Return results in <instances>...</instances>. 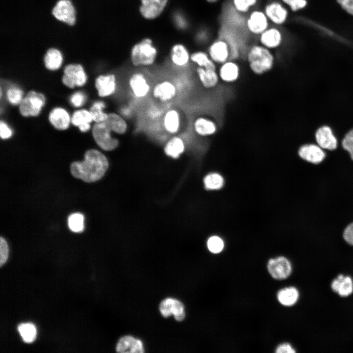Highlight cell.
<instances>
[{
	"instance_id": "cell-47",
	"label": "cell",
	"mask_w": 353,
	"mask_h": 353,
	"mask_svg": "<svg viewBox=\"0 0 353 353\" xmlns=\"http://www.w3.org/2000/svg\"><path fill=\"white\" fill-rule=\"evenodd\" d=\"M277 353H294L295 350L291 345L288 343H284L278 345L276 351Z\"/></svg>"
},
{
	"instance_id": "cell-37",
	"label": "cell",
	"mask_w": 353,
	"mask_h": 353,
	"mask_svg": "<svg viewBox=\"0 0 353 353\" xmlns=\"http://www.w3.org/2000/svg\"><path fill=\"white\" fill-rule=\"evenodd\" d=\"M205 188L207 190H218L224 185L223 176L218 173H213L207 175L203 180Z\"/></svg>"
},
{
	"instance_id": "cell-19",
	"label": "cell",
	"mask_w": 353,
	"mask_h": 353,
	"mask_svg": "<svg viewBox=\"0 0 353 353\" xmlns=\"http://www.w3.org/2000/svg\"><path fill=\"white\" fill-rule=\"evenodd\" d=\"M298 154L303 159L313 164L321 163L326 156L322 148L314 144L302 146L299 149Z\"/></svg>"
},
{
	"instance_id": "cell-40",
	"label": "cell",
	"mask_w": 353,
	"mask_h": 353,
	"mask_svg": "<svg viewBox=\"0 0 353 353\" xmlns=\"http://www.w3.org/2000/svg\"><path fill=\"white\" fill-rule=\"evenodd\" d=\"M207 246L210 252L213 253H218L223 251L224 243L223 239L220 237L213 236L208 239Z\"/></svg>"
},
{
	"instance_id": "cell-43",
	"label": "cell",
	"mask_w": 353,
	"mask_h": 353,
	"mask_svg": "<svg viewBox=\"0 0 353 353\" xmlns=\"http://www.w3.org/2000/svg\"><path fill=\"white\" fill-rule=\"evenodd\" d=\"M86 97L84 93L78 91L73 94L70 98L71 104L75 107L82 106L85 102Z\"/></svg>"
},
{
	"instance_id": "cell-5",
	"label": "cell",
	"mask_w": 353,
	"mask_h": 353,
	"mask_svg": "<svg viewBox=\"0 0 353 353\" xmlns=\"http://www.w3.org/2000/svg\"><path fill=\"white\" fill-rule=\"evenodd\" d=\"M92 133L95 142L103 151H113L120 145L119 139L114 136L105 122L95 123Z\"/></svg>"
},
{
	"instance_id": "cell-13",
	"label": "cell",
	"mask_w": 353,
	"mask_h": 353,
	"mask_svg": "<svg viewBox=\"0 0 353 353\" xmlns=\"http://www.w3.org/2000/svg\"><path fill=\"white\" fill-rule=\"evenodd\" d=\"M161 123L166 133L171 136L178 134L182 126L180 112L176 108L168 109L163 114Z\"/></svg>"
},
{
	"instance_id": "cell-21",
	"label": "cell",
	"mask_w": 353,
	"mask_h": 353,
	"mask_svg": "<svg viewBox=\"0 0 353 353\" xmlns=\"http://www.w3.org/2000/svg\"><path fill=\"white\" fill-rule=\"evenodd\" d=\"M104 122L115 135L123 136L128 130L129 125L127 121L118 112L108 113V118Z\"/></svg>"
},
{
	"instance_id": "cell-12",
	"label": "cell",
	"mask_w": 353,
	"mask_h": 353,
	"mask_svg": "<svg viewBox=\"0 0 353 353\" xmlns=\"http://www.w3.org/2000/svg\"><path fill=\"white\" fill-rule=\"evenodd\" d=\"M177 90L171 80L164 79L155 83L152 87L151 94L153 98L161 103H169L176 96Z\"/></svg>"
},
{
	"instance_id": "cell-45",
	"label": "cell",
	"mask_w": 353,
	"mask_h": 353,
	"mask_svg": "<svg viewBox=\"0 0 353 353\" xmlns=\"http://www.w3.org/2000/svg\"><path fill=\"white\" fill-rule=\"evenodd\" d=\"M0 135L3 139H6L11 137L12 131L7 124L3 121L0 123Z\"/></svg>"
},
{
	"instance_id": "cell-36",
	"label": "cell",
	"mask_w": 353,
	"mask_h": 353,
	"mask_svg": "<svg viewBox=\"0 0 353 353\" xmlns=\"http://www.w3.org/2000/svg\"><path fill=\"white\" fill-rule=\"evenodd\" d=\"M18 330L23 340L27 343L33 342L36 339L37 331L35 326L31 323L20 324Z\"/></svg>"
},
{
	"instance_id": "cell-1",
	"label": "cell",
	"mask_w": 353,
	"mask_h": 353,
	"mask_svg": "<svg viewBox=\"0 0 353 353\" xmlns=\"http://www.w3.org/2000/svg\"><path fill=\"white\" fill-rule=\"evenodd\" d=\"M109 166L108 159L101 151L96 149L87 151L82 161H75L70 166L72 176L86 182L100 179Z\"/></svg>"
},
{
	"instance_id": "cell-31",
	"label": "cell",
	"mask_w": 353,
	"mask_h": 353,
	"mask_svg": "<svg viewBox=\"0 0 353 353\" xmlns=\"http://www.w3.org/2000/svg\"><path fill=\"white\" fill-rule=\"evenodd\" d=\"M63 60L61 52L55 48L49 49L44 57V62L46 68L51 71L58 70L61 66Z\"/></svg>"
},
{
	"instance_id": "cell-9",
	"label": "cell",
	"mask_w": 353,
	"mask_h": 353,
	"mask_svg": "<svg viewBox=\"0 0 353 353\" xmlns=\"http://www.w3.org/2000/svg\"><path fill=\"white\" fill-rule=\"evenodd\" d=\"M270 23L280 26L285 23L288 12L284 4L279 0H269L262 8Z\"/></svg>"
},
{
	"instance_id": "cell-14",
	"label": "cell",
	"mask_w": 353,
	"mask_h": 353,
	"mask_svg": "<svg viewBox=\"0 0 353 353\" xmlns=\"http://www.w3.org/2000/svg\"><path fill=\"white\" fill-rule=\"evenodd\" d=\"M95 85L100 97L108 98L117 92L118 79L113 73L101 75L96 78Z\"/></svg>"
},
{
	"instance_id": "cell-24",
	"label": "cell",
	"mask_w": 353,
	"mask_h": 353,
	"mask_svg": "<svg viewBox=\"0 0 353 353\" xmlns=\"http://www.w3.org/2000/svg\"><path fill=\"white\" fill-rule=\"evenodd\" d=\"M240 67L234 59H229L221 64L218 75L224 82L232 83L236 81L240 76Z\"/></svg>"
},
{
	"instance_id": "cell-42",
	"label": "cell",
	"mask_w": 353,
	"mask_h": 353,
	"mask_svg": "<svg viewBox=\"0 0 353 353\" xmlns=\"http://www.w3.org/2000/svg\"><path fill=\"white\" fill-rule=\"evenodd\" d=\"M8 246L6 240L2 237L0 239V266L1 267L8 257Z\"/></svg>"
},
{
	"instance_id": "cell-8",
	"label": "cell",
	"mask_w": 353,
	"mask_h": 353,
	"mask_svg": "<svg viewBox=\"0 0 353 353\" xmlns=\"http://www.w3.org/2000/svg\"><path fill=\"white\" fill-rule=\"evenodd\" d=\"M51 14L56 20L69 26L76 23V11L71 0H58L52 7Z\"/></svg>"
},
{
	"instance_id": "cell-46",
	"label": "cell",
	"mask_w": 353,
	"mask_h": 353,
	"mask_svg": "<svg viewBox=\"0 0 353 353\" xmlns=\"http://www.w3.org/2000/svg\"><path fill=\"white\" fill-rule=\"evenodd\" d=\"M343 238L347 243L353 245V223L349 225L345 229Z\"/></svg>"
},
{
	"instance_id": "cell-23",
	"label": "cell",
	"mask_w": 353,
	"mask_h": 353,
	"mask_svg": "<svg viewBox=\"0 0 353 353\" xmlns=\"http://www.w3.org/2000/svg\"><path fill=\"white\" fill-rule=\"evenodd\" d=\"M195 133L200 137H205L214 134L217 130L216 123L213 120L203 116L197 117L193 122Z\"/></svg>"
},
{
	"instance_id": "cell-26",
	"label": "cell",
	"mask_w": 353,
	"mask_h": 353,
	"mask_svg": "<svg viewBox=\"0 0 353 353\" xmlns=\"http://www.w3.org/2000/svg\"><path fill=\"white\" fill-rule=\"evenodd\" d=\"M116 351L132 353L145 352L142 341L131 336H125L120 339L116 346Z\"/></svg>"
},
{
	"instance_id": "cell-50",
	"label": "cell",
	"mask_w": 353,
	"mask_h": 353,
	"mask_svg": "<svg viewBox=\"0 0 353 353\" xmlns=\"http://www.w3.org/2000/svg\"><path fill=\"white\" fill-rule=\"evenodd\" d=\"M346 134L353 137V128L350 130Z\"/></svg>"
},
{
	"instance_id": "cell-38",
	"label": "cell",
	"mask_w": 353,
	"mask_h": 353,
	"mask_svg": "<svg viewBox=\"0 0 353 353\" xmlns=\"http://www.w3.org/2000/svg\"><path fill=\"white\" fill-rule=\"evenodd\" d=\"M70 230L75 232H80L84 229V216L79 213H73L68 219Z\"/></svg>"
},
{
	"instance_id": "cell-27",
	"label": "cell",
	"mask_w": 353,
	"mask_h": 353,
	"mask_svg": "<svg viewBox=\"0 0 353 353\" xmlns=\"http://www.w3.org/2000/svg\"><path fill=\"white\" fill-rule=\"evenodd\" d=\"M49 119L51 124L59 130L67 129L71 122V118L68 112L61 107L52 109L49 114Z\"/></svg>"
},
{
	"instance_id": "cell-35",
	"label": "cell",
	"mask_w": 353,
	"mask_h": 353,
	"mask_svg": "<svg viewBox=\"0 0 353 353\" xmlns=\"http://www.w3.org/2000/svg\"><path fill=\"white\" fill-rule=\"evenodd\" d=\"M106 106L105 103L102 101H98L93 103L90 109L93 121L95 123H100L106 120L108 118V113L104 111Z\"/></svg>"
},
{
	"instance_id": "cell-10",
	"label": "cell",
	"mask_w": 353,
	"mask_h": 353,
	"mask_svg": "<svg viewBox=\"0 0 353 353\" xmlns=\"http://www.w3.org/2000/svg\"><path fill=\"white\" fill-rule=\"evenodd\" d=\"M215 64H222L230 59L231 50L227 41L218 36L210 43L207 51Z\"/></svg>"
},
{
	"instance_id": "cell-4",
	"label": "cell",
	"mask_w": 353,
	"mask_h": 353,
	"mask_svg": "<svg viewBox=\"0 0 353 353\" xmlns=\"http://www.w3.org/2000/svg\"><path fill=\"white\" fill-rule=\"evenodd\" d=\"M271 25L262 8L256 7L246 15L245 30L252 37L257 38Z\"/></svg>"
},
{
	"instance_id": "cell-48",
	"label": "cell",
	"mask_w": 353,
	"mask_h": 353,
	"mask_svg": "<svg viewBox=\"0 0 353 353\" xmlns=\"http://www.w3.org/2000/svg\"><path fill=\"white\" fill-rule=\"evenodd\" d=\"M337 1L347 12L353 15V0H337Z\"/></svg>"
},
{
	"instance_id": "cell-30",
	"label": "cell",
	"mask_w": 353,
	"mask_h": 353,
	"mask_svg": "<svg viewBox=\"0 0 353 353\" xmlns=\"http://www.w3.org/2000/svg\"><path fill=\"white\" fill-rule=\"evenodd\" d=\"M92 121L93 119L90 111L85 109L75 111L71 117L72 124L77 126L83 132H87L90 129V123Z\"/></svg>"
},
{
	"instance_id": "cell-33",
	"label": "cell",
	"mask_w": 353,
	"mask_h": 353,
	"mask_svg": "<svg viewBox=\"0 0 353 353\" xmlns=\"http://www.w3.org/2000/svg\"><path fill=\"white\" fill-rule=\"evenodd\" d=\"M190 61L197 67L216 70V64L210 58L207 52L198 50L193 52L190 54Z\"/></svg>"
},
{
	"instance_id": "cell-16",
	"label": "cell",
	"mask_w": 353,
	"mask_h": 353,
	"mask_svg": "<svg viewBox=\"0 0 353 353\" xmlns=\"http://www.w3.org/2000/svg\"><path fill=\"white\" fill-rule=\"evenodd\" d=\"M269 274L275 279H283L291 274L292 266L290 261L284 256L270 259L267 264Z\"/></svg>"
},
{
	"instance_id": "cell-18",
	"label": "cell",
	"mask_w": 353,
	"mask_h": 353,
	"mask_svg": "<svg viewBox=\"0 0 353 353\" xmlns=\"http://www.w3.org/2000/svg\"><path fill=\"white\" fill-rule=\"evenodd\" d=\"M168 1V0H141L140 13L146 19H154L164 11Z\"/></svg>"
},
{
	"instance_id": "cell-44",
	"label": "cell",
	"mask_w": 353,
	"mask_h": 353,
	"mask_svg": "<svg viewBox=\"0 0 353 353\" xmlns=\"http://www.w3.org/2000/svg\"><path fill=\"white\" fill-rule=\"evenodd\" d=\"M343 148L348 151L353 160V137L346 134L342 140Z\"/></svg>"
},
{
	"instance_id": "cell-29",
	"label": "cell",
	"mask_w": 353,
	"mask_h": 353,
	"mask_svg": "<svg viewBox=\"0 0 353 353\" xmlns=\"http://www.w3.org/2000/svg\"><path fill=\"white\" fill-rule=\"evenodd\" d=\"M331 287L340 296L347 297L353 292V281L351 277L340 275L332 281Z\"/></svg>"
},
{
	"instance_id": "cell-11",
	"label": "cell",
	"mask_w": 353,
	"mask_h": 353,
	"mask_svg": "<svg viewBox=\"0 0 353 353\" xmlns=\"http://www.w3.org/2000/svg\"><path fill=\"white\" fill-rule=\"evenodd\" d=\"M86 81V74L81 65L70 64L65 66L62 81L66 86L70 88L82 86Z\"/></svg>"
},
{
	"instance_id": "cell-41",
	"label": "cell",
	"mask_w": 353,
	"mask_h": 353,
	"mask_svg": "<svg viewBox=\"0 0 353 353\" xmlns=\"http://www.w3.org/2000/svg\"><path fill=\"white\" fill-rule=\"evenodd\" d=\"M281 1L294 12L304 8L306 5L305 0H281Z\"/></svg>"
},
{
	"instance_id": "cell-28",
	"label": "cell",
	"mask_w": 353,
	"mask_h": 353,
	"mask_svg": "<svg viewBox=\"0 0 353 353\" xmlns=\"http://www.w3.org/2000/svg\"><path fill=\"white\" fill-rule=\"evenodd\" d=\"M196 72L200 82L204 88L211 89L218 84L220 78L216 70L197 67Z\"/></svg>"
},
{
	"instance_id": "cell-25",
	"label": "cell",
	"mask_w": 353,
	"mask_h": 353,
	"mask_svg": "<svg viewBox=\"0 0 353 353\" xmlns=\"http://www.w3.org/2000/svg\"><path fill=\"white\" fill-rule=\"evenodd\" d=\"M170 58L172 63L178 68L186 67L191 62L188 50L180 44H176L172 48Z\"/></svg>"
},
{
	"instance_id": "cell-15",
	"label": "cell",
	"mask_w": 353,
	"mask_h": 353,
	"mask_svg": "<svg viewBox=\"0 0 353 353\" xmlns=\"http://www.w3.org/2000/svg\"><path fill=\"white\" fill-rule=\"evenodd\" d=\"M257 42L271 50L278 49L283 40L279 26L271 25L257 38Z\"/></svg>"
},
{
	"instance_id": "cell-2",
	"label": "cell",
	"mask_w": 353,
	"mask_h": 353,
	"mask_svg": "<svg viewBox=\"0 0 353 353\" xmlns=\"http://www.w3.org/2000/svg\"><path fill=\"white\" fill-rule=\"evenodd\" d=\"M246 53L249 67L255 75H263L274 67L275 58L272 50L257 41L247 48Z\"/></svg>"
},
{
	"instance_id": "cell-7",
	"label": "cell",
	"mask_w": 353,
	"mask_h": 353,
	"mask_svg": "<svg viewBox=\"0 0 353 353\" xmlns=\"http://www.w3.org/2000/svg\"><path fill=\"white\" fill-rule=\"evenodd\" d=\"M43 94L34 91L28 92L19 104L20 113L25 117L37 116L45 103Z\"/></svg>"
},
{
	"instance_id": "cell-32",
	"label": "cell",
	"mask_w": 353,
	"mask_h": 353,
	"mask_svg": "<svg viewBox=\"0 0 353 353\" xmlns=\"http://www.w3.org/2000/svg\"><path fill=\"white\" fill-rule=\"evenodd\" d=\"M299 294L294 287H289L280 290L277 294L279 302L284 306H292L298 301Z\"/></svg>"
},
{
	"instance_id": "cell-49",
	"label": "cell",
	"mask_w": 353,
	"mask_h": 353,
	"mask_svg": "<svg viewBox=\"0 0 353 353\" xmlns=\"http://www.w3.org/2000/svg\"><path fill=\"white\" fill-rule=\"evenodd\" d=\"M222 0H205V1L209 4H217Z\"/></svg>"
},
{
	"instance_id": "cell-6",
	"label": "cell",
	"mask_w": 353,
	"mask_h": 353,
	"mask_svg": "<svg viewBox=\"0 0 353 353\" xmlns=\"http://www.w3.org/2000/svg\"><path fill=\"white\" fill-rule=\"evenodd\" d=\"M127 85L134 98L138 100L146 98L152 89L148 77L140 71L134 72L129 75Z\"/></svg>"
},
{
	"instance_id": "cell-17",
	"label": "cell",
	"mask_w": 353,
	"mask_h": 353,
	"mask_svg": "<svg viewBox=\"0 0 353 353\" xmlns=\"http://www.w3.org/2000/svg\"><path fill=\"white\" fill-rule=\"evenodd\" d=\"M159 310L163 317H168L173 314L177 321H182L185 316L183 304L175 299L167 298L164 300L160 304Z\"/></svg>"
},
{
	"instance_id": "cell-34",
	"label": "cell",
	"mask_w": 353,
	"mask_h": 353,
	"mask_svg": "<svg viewBox=\"0 0 353 353\" xmlns=\"http://www.w3.org/2000/svg\"><path fill=\"white\" fill-rule=\"evenodd\" d=\"M228 1L235 11L246 16L252 10L258 7L259 0H228Z\"/></svg>"
},
{
	"instance_id": "cell-3",
	"label": "cell",
	"mask_w": 353,
	"mask_h": 353,
	"mask_svg": "<svg viewBox=\"0 0 353 353\" xmlns=\"http://www.w3.org/2000/svg\"><path fill=\"white\" fill-rule=\"evenodd\" d=\"M157 56L156 48L152 41L146 38L136 44L130 51V61L135 67H147L154 64Z\"/></svg>"
},
{
	"instance_id": "cell-39",
	"label": "cell",
	"mask_w": 353,
	"mask_h": 353,
	"mask_svg": "<svg viewBox=\"0 0 353 353\" xmlns=\"http://www.w3.org/2000/svg\"><path fill=\"white\" fill-rule=\"evenodd\" d=\"M23 92L18 87L12 86L9 88L6 92L7 99L12 105L20 104L23 99Z\"/></svg>"
},
{
	"instance_id": "cell-20",
	"label": "cell",
	"mask_w": 353,
	"mask_h": 353,
	"mask_svg": "<svg viewBox=\"0 0 353 353\" xmlns=\"http://www.w3.org/2000/svg\"><path fill=\"white\" fill-rule=\"evenodd\" d=\"M186 143L184 139L179 135H172L164 145L163 150L166 155L176 159L184 152Z\"/></svg>"
},
{
	"instance_id": "cell-22",
	"label": "cell",
	"mask_w": 353,
	"mask_h": 353,
	"mask_svg": "<svg viewBox=\"0 0 353 353\" xmlns=\"http://www.w3.org/2000/svg\"><path fill=\"white\" fill-rule=\"evenodd\" d=\"M315 138L322 149L333 150L337 148V140L331 128L328 126H324L318 128L315 133Z\"/></svg>"
}]
</instances>
